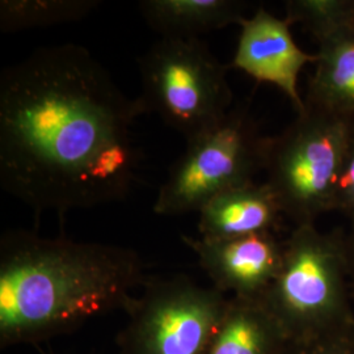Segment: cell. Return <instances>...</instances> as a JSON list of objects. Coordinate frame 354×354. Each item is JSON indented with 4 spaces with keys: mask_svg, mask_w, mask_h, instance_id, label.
Returning a JSON list of instances; mask_svg holds the SVG:
<instances>
[{
    "mask_svg": "<svg viewBox=\"0 0 354 354\" xmlns=\"http://www.w3.org/2000/svg\"><path fill=\"white\" fill-rule=\"evenodd\" d=\"M143 102L120 89L87 49L33 51L0 76V184L36 214L125 200L142 153Z\"/></svg>",
    "mask_w": 354,
    "mask_h": 354,
    "instance_id": "cell-1",
    "label": "cell"
},
{
    "mask_svg": "<svg viewBox=\"0 0 354 354\" xmlns=\"http://www.w3.org/2000/svg\"><path fill=\"white\" fill-rule=\"evenodd\" d=\"M147 279L130 248L8 232L0 243V345L42 342L127 311Z\"/></svg>",
    "mask_w": 354,
    "mask_h": 354,
    "instance_id": "cell-2",
    "label": "cell"
},
{
    "mask_svg": "<svg viewBox=\"0 0 354 354\" xmlns=\"http://www.w3.org/2000/svg\"><path fill=\"white\" fill-rule=\"evenodd\" d=\"M263 304L298 349L351 340L354 302L345 234L294 226Z\"/></svg>",
    "mask_w": 354,
    "mask_h": 354,
    "instance_id": "cell-3",
    "label": "cell"
},
{
    "mask_svg": "<svg viewBox=\"0 0 354 354\" xmlns=\"http://www.w3.org/2000/svg\"><path fill=\"white\" fill-rule=\"evenodd\" d=\"M353 117L307 106L266 147V184L294 226L315 225L332 212Z\"/></svg>",
    "mask_w": 354,
    "mask_h": 354,
    "instance_id": "cell-4",
    "label": "cell"
},
{
    "mask_svg": "<svg viewBox=\"0 0 354 354\" xmlns=\"http://www.w3.org/2000/svg\"><path fill=\"white\" fill-rule=\"evenodd\" d=\"M138 62L146 111L185 140L216 127L230 113L228 67L198 38L163 37Z\"/></svg>",
    "mask_w": 354,
    "mask_h": 354,
    "instance_id": "cell-5",
    "label": "cell"
},
{
    "mask_svg": "<svg viewBox=\"0 0 354 354\" xmlns=\"http://www.w3.org/2000/svg\"><path fill=\"white\" fill-rule=\"evenodd\" d=\"M268 140L247 111H230L221 124L187 140L185 151L159 189L153 212H200L215 196L251 184L256 174L264 171Z\"/></svg>",
    "mask_w": 354,
    "mask_h": 354,
    "instance_id": "cell-6",
    "label": "cell"
},
{
    "mask_svg": "<svg viewBox=\"0 0 354 354\" xmlns=\"http://www.w3.org/2000/svg\"><path fill=\"white\" fill-rule=\"evenodd\" d=\"M127 310L121 354H206L228 298L185 276L149 279Z\"/></svg>",
    "mask_w": 354,
    "mask_h": 354,
    "instance_id": "cell-7",
    "label": "cell"
},
{
    "mask_svg": "<svg viewBox=\"0 0 354 354\" xmlns=\"http://www.w3.org/2000/svg\"><path fill=\"white\" fill-rule=\"evenodd\" d=\"M181 239L197 254L215 289L241 299L263 301L283 260L285 239L274 232L223 241Z\"/></svg>",
    "mask_w": 354,
    "mask_h": 354,
    "instance_id": "cell-8",
    "label": "cell"
},
{
    "mask_svg": "<svg viewBox=\"0 0 354 354\" xmlns=\"http://www.w3.org/2000/svg\"><path fill=\"white\" fill-rule=\"evenodd\" d=\"M241 36L231 67L269 83L283 92L297 113L306 109L298 79L307 64L317 62V54L302 50L291 35L288 19H279L266 8L241 21Z\"/></svg>",
    "mask_w": 354,
    "mask_h": 354,
    "instance_id": "cell-9",
    "label": "cell"
},
{
    "mask_svg": "<svg viewBox=\"0 0 354 354\" xmlns=\"http://www.w3.org/2000/svg\"><path fill=\"white\" fill-rule=\"evenodd\" d=\"M198 213L201 238L212 241L277 234L285 216L270 188L254 181L215 196Z\"/></svg>",
    "mask_w": 354,
    "mask_h": 354,
    "instance_id": "cell-10",
    "label": "cell"
},
{
    "mask_svg": "<svg viewBox=\"0 0 354 354\" xmlns=\"http://www.w3.org/2000/svg\"><path fill=\"white\" fill-rule=\"evenodd\" d=\"M315 71L307 106L354 118V21L317 38Z\"/></svg>",
    "mask_w": 354,
    "mask_h": 354,
    "instance_id": "cell-11",
    "label": "cell"
},
{
    "mask_svg": "<svg viewBox=\"0 0 354 354\" xmlns=\"http://www.w3.org/2000/svg\"><path fill=\"white\" fill-rule=\"evenodd\" d=\"M297 351L263 301L228 297L206 354H295Z\"/></svg>",
    "mask_w": 354,
    "mask_h": 354,
    "instance_id": "cell-12",
    "label": "cell"
},
{
    "mask_svg": "<svg viewBox=\"0 0 354 354\" xmlns=\"http://www.w3.org/2000/svg\"><path fill=\"white\" fill-rule=\"evenodd\" d=\"M140 11L163 37L197 38L201 33L241 26L247 3L239 0H143Z\"/></svg>",
    "mask_w": 354,
    "mask_h": 354,
    "instance_id": "cell-13",
    "label": "cell"
},
{
    "mask_svg": "<svg viewBox=\"0 0 354 354\" xmlns=\"http://www.w3.org/2000/svg\"><path fill=\"white\" fill-rule=\"evenodd\" d=\"M99 6L100 1L93 0H3L0 30L11 33L76 21Z\"/></svg>",
    "mask_w": 354,
    "mask_h": 354,
    "instance_id": "cell-14",
    "label": "cell"
},
{
    "mask_svg": "<svg viewBox=\"0 0 354 354\" xmlns=\"http://www.w3.org/2000/svg\"><path fill=\"white\" fill-rule=\"evenodd\" d=\"M286 19L301 24L314 38L354 21V0H289Z\"/></svg>",
    "mask_w": 354,
    "mask_h": 354,
    "instance_id": "cell-15",
    "label": "cell"
},
{
    "mask_svg": "<svg viewBox=\"0 0 354 354\" xmlns=\"http://www.w3.org/2000/svg\"><path fill=\"white\" fill-rule=\"evenodd\" d=\"M332 212H340L354 222V129L336 183Z\"/></svg>",
    "mask_w": 354,
    "mask_h": 354,
    "instance_id": "cell-16",
    "label": "cell"
},
{
    "mask_svg": "<svg viewBox=\"0 0 354 354\" xmlns=\"http://www.w3.org/2000/svg\"><path fill=\"white\" fill-rule=\"evenodd\" d=\"M295 354H354L351 340H342V342H327L320 344L311 348L298 349Z\"/></svg>",
    "mask_w": 354,
    "mask_h": 354,
    "instance_id": "cell-17",
    "label": "cell"
},
{
    "mask_svg": "<svg viewBox=\"0 0 354 354\" xmlns=\"http://www.w3.org/2000/svg\"><path fill=\"white\" fill-rule=\"evenodd\" d=\"M345 244H346L349 279H351V288H352V297H353L354 302V222L351 223V231L348 234H345Z\"/></svg>",
    "mask_w": 354,
    "mask_h": 354,
    "instance_id": "cell-18",
    "label": "cell"
},
{
    "mask_svg": "<svg viewBox=\"0 0 354 354\" xmlns=\"http://www.w3.org/2000/svg\"><path fill=\"white\" fill-rule=\"evenodd\" d=\"M352 346H353V352H354V335H353V337H352Z\"/></svg>",
    "mask_w": 354,
    "mask_h": 354,
    "instance_id": "cell-19",
    "label": "cell"
}]
</instances>
